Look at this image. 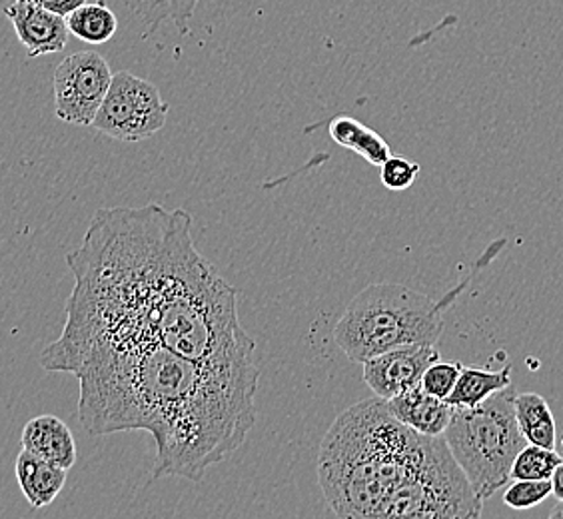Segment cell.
<instances>
[{
  "label": "cell",
  "mask_w": 563,
  "mask_h": 519,
  "mask_svg": "<svg viewBox=\"0 0 563 519\" xmlns=\"http://www.w3.org/2000/svg\"><path fill=\"white\" fill-rule=\"evenodd\" d=\"M66 262L76 281L65 330L41 360L158 342L208 368L256 366L236 290L196 250L183 208H102Z\"/></svg>",
  "instance_id": "cell-1"
},
{
  "label": "cell",
  "mask_w": 563,
  "mask_h": 519,
  "mask_svg": "<svg viewBox=\"0 0 563 519\" xmlns=\"http://www.w3.org/2000/svg\"><path fill=\"white\" fill-rule=\"evenodd\" d=\"M41 366L78 378V420L88 433H151L154 477L200 482L246 442L256 422V366L208 368L158 342L85 347Z\"/></svg>",
  "instance_id": "cell-2"
},
{
  "label": "cell",
  "mask_w": 563,
  "mask_h": 519,
  "mask_svg": "<svg viewBox=\"0 0 563 519\" xmlns=\"http://www.w3.org/2000/svg\"><path fill=\"white\" fill-rule=\"evenodd\" d=\"M316 472L338 518L477 519L484 509L444 435L413 432L378 396L338 416Z\"/></svg>",
  "instance_id": "cell-3"
},
{
  "label": "cell",
  "mask_w": 563,
  "mask_h": 519,
  "mask_svg": "<svg viewBox=\"0 0 563 519\" xmlns=\"http://www.w3.org/2000/svg\"><path fill=\"white\" fill-rule=\"evenodd\" d=\"M504 244L506 240L494 242L486 254L477 260L474 272L438 302L396 281L369 284L347 303L346 312L338 320L334 328L336 346L350 362L356 364H364L384 352L408 344L435 346L444 332L445 310Z\"/></svg>",
  "instance_id": "cell-4"
},
{
  "label": "cell",
  "mask_w": 563,
  "mask_h": 519,
  "mask_svg": "<svg viewBox=\"0 0 563 519\" xmlns=\"http://www.w3.org/2000/svg\"><path fill=\"white\" fill-rule=\"evenodd\" d=\"M514 398L509 386L476 408H454L445 428V444L484 501L509 484L514 460L528 444L516 422Z\"/></svg>",
  "instance_id": "cell-5"
},
{
  "label": "cell",
  "mask_w": 563,
  "mask_h": 519,
  "mask_svg": "<svg viewBox=\"0 0 563 519\" xmlns=\"http://www.w3.org/2000/svg\"><path fill=\"white\" fill-rule=\"evenodd\" d=\"M168 119V104L158 88L129 70L112 75L92 126L114 141L141 142L161 132Z\"/></svg>",
  "instance_id": "cell-6"
},
{
  "label": "cell",
  "mask_w": 563,
  "mask_h": 519,
  "mask_svg": "<svg viewBox=\"0 0 563 519\" xmlns=\"http://www.w3.org/2000/svg\"><path fill=\"white\" fill-rule=\"evenodd\" d=\"M112 70L104 56L80 51L66 56L53 75L55 114L76 126H92L98 109L109 92Z\"/></svg>",
  "instance_id": "cell-7"
},
{
  "label": "cell",
  "mask_w": 563,
  "mask_h": 519,
  "mask_svg": "<svg viewBox=\"0 0 563 519\" xmlns=\"http://www.w3.org/2000/svg\"><path fill=\"white\" fill-rule=\"evenodd\" d=\"M435 360H440L438 347L430 344H408L364 362L362 376L378 398L390 400L406 389L420 386L423 372Z\"/></svg>",
  "instance_id": "cell-8"
},
{
  "label": "cell",
  "mask_w": 563,
  "mask_h": 519,
  "mask_svg": "<svg viewBox=\"0 0 563 519\" xmlns=\"http://www.w3.org/2000/svg\"><path fill=\"white\" fill-rule=\"evenodd\" d=\"M2 12L11 21L19 43L29 58L56 55L65 51L68 43V26L65 16L46 11L31 0H12Z\"/></svg>",
  "instance_id": "cell-9"
},
{
  "label": "cell",
  "mask_w": 563,
  "mask_h": 519,
  "mask_svg": "<svg viewBox=\"0 0 563 519\" xmlns=\"http://www.w3.org/2000/svg\"><path fill=\"white\" fill-rule=\"evenodd\" d=\"M386 406L398 422L423 435H444L454 413L448 401L428 394L422 386L401 391L386 400Z\"/></svg>",
  "instance_id": "cell-10"
},
{
  "label": "cell",
  "mask_w": 563,
  "mask_h": 519,
  "mask_svg": "<svg viewBox=\"0 0 563 519\" xmlns=\"http://www.w3.org/2000/svg\"><path fill=\"white\" fill-rule=\"evenodd\" d=\"M22 450L43 457L51 464L70 470L76 464L75 435L68 423L56 416H38L24 426Z\"/></svg>",
  "instance_id": "cell-11"
},
{
  "label": "cell",
  "mask_w": 563,
  "mask_h": 519,
  "mask_svg": "<svg viewBox=\"0 0 563 519\" xmlns=\"http://www.w3.org/2000/svg\"><path fill=\"white\" fill-rule=\"evenodd\" d=\"M14 472L24 498L29 499L33 508H46L48 504H53L63 492L68 476V470L65 467L51 464L26 450H22L16 457Z\"/></svg>",
  "instance_id": "cell-12"
},
{
  "label": "cell",
  "mask_w": 563,
  "mask_h": 519,
  "mask_svg": "<svg viewBox=\"0 0 563 519\" xmlns=\"http://www.w3.org/2000/svg\"><path fill=\"white\" fill-rule=\"evenodd\" d=\"M328 134L342 148L354 152L376 168L391 156L390 144L384 141V136L354 117H347V114L334 117L328 122Z\"/></svg>",
  "instance_id": "cell-13"
},
{
  "label": "cell",
  "mask_w": 563,
  "mask_h": 519,
  "mask_svg": "<svg viewBox=\"0 0 563 519\" xmlns=\"http://www.w3.org/2000/svg\"><path fill=\"white\" fill-rule=\"evenodd\" d=\"M511 386V364L501 369L466 368L462 366L460 378L445 401L452 408H476L499 389Z\"/></svg>",
  "instance_id": "cell-14"
},
{
  "label": "cell",
  "mask_w": 563,
  "mask_h": 519,
  "mask_svg": "<svg viewBox=\"0 0 563 519\" xmlns=\"http://www.w3.org/2000/svg\"><path fill=\"white\" fill-rule=\"evenodd\" d=\"M516 422L528 444L542 445L555 450V418L550 404L536 391L516 394L514 398Z\"/></svg>",
  "instance_id": "cell-15"
},
{
  "label": "cell",
  "mask_w": 563,
  "mask_h": 519,
  "mask_svg": "<svg viewBox=\"0 0 563 519\" xmlns=\"http://www.w3.org/2000/svg\"><path fill=\"white\" fill-rule=\"evenodd\" d=\"M124 7L144 24V34L154 33L163 22L173 21L183 33L195 16L200 0H122Z\"/></svg>",
  "instance_id": "cell-16"
},
{
  "label": "cell",
  "mask_w": 563,
  "mask_h": 519,
  "mask_svg": "<svg viewBox=\"0 0 563 519\" xmlns=\"http://www.w3.org/2000/svg\"><path fill=\"white\" fill-rule=\"evenodd\" d=\"M66 26L85 43L104 44L119 31V19L104 2H85L66 16Z\"/></svg>",
  "instance_id": "cell-17"
},
{
  "label": "cell",
  "mask_w": 563,
  "mask_h": 519,
  "mask_svg": "<svg viewBox=\"0 0 563 519\" xmlns=\"http://www.w3.org/2000/svg\"><path fill=\"white\" fill-rule=\"evenodd\" d=\"M562 455L542 445L526 444L511 465V479H550L555 467L562 464Z\"/></svg>",
  "instance_id": "cell-18"
},
{
  "label": "cell",
  "mask_w": 563,
  "mask_h": 519,
  "mask_svg": "<svg viewBox=\"0 0 563 519\" xmlns=\"http://www.w3.org/2000/svg\"><path fill=\"white\" fill-rule=\"evenodd\" d=\"M552 496L550 479H514L511 486L504 492V504L511 509L536 508Z\"/></svg>",
  "instance_id": "cell-19"
},
{
  "label": "cell",
  "mask_w": 563,
  "mask_h": 519,
  "mask_svg": "<svg viewBox=\"0 0 563 519\" xmlns=\"http://www.w3.org/2000/svg\"><path fill=\"white\" fill-rule=\"evenodd\" d=\"M460 372H462V364L435 360L432 366H428L426 372H423L420 386L428 394L435 396V398L445 400L452 394V389L455 388V382L460 378Z\"/></svg>",
  "instance_id": "cell-20"
},
{
  "label": "cell",
  "mask_w": 563,
  "mask_h": 519,
  "mask_svg": "<svg viewBox=\"0 0 563 519\" xmlns=\"http://www.w3.org/2000/svg\"><path fill=\"white\" fill-rule=\"evenodd\" d=\"M418 174H420V164L394 154L379 166V180L391 192H404L412 188Z\"/></svg>",
  "instance_id": "cell-21"
},
{
  "label": "cell",
  "mask_w": 563,
  "mask_h": 519,
  "mask_svg": "<svg viewBox=\"0 0 563 519\" xmlns=\"http://www.w3.org/2000/svg\"><path fill=\"white\" fill-rule=\"evenodd\" d=\"M31 2L66 19L70 12L76 11L78 7H82L87 0H31Z\"/></svg>",
  "instance_id": "cell-22"
},
{
  "label": "cell",
  "mask_w": 563,
  "mask_h": 519,
  "mask_svg": "<svg viewBox=\"0 0 563 519\" xmlns=\"http://www.w3.org/2000/svg\"><path fill=\"white\" fill-rule=\"evenodd\" d=\"M550 482H552V496H555L558 501H563V462L555 467Z\"/></svg>",
  "instance_id": "cell-23"
},
{
  "label": "cell",
  "mask_w": 563,
  "mask_h": 519,
  "mask_svg": "<svg viewBox=\"0 0 563 519\" xmlns=\"http://www.w3.org/2000/svg\"><path fill=\"white\" fill-rule=\"evenodd\" d=\"M550 518L552 519H563V501H560L555 508L550 511Z\"/></svg>",
  "instance_id": "cell-24"
},
{
  "label": "cell",
  "mask_w": 563,
  "mask_h": 519,
  "mask_svg": "<svg viewBox=\"0 0 563 519\" xmlns=\"http://www.w3.org/2000/svg\"><path fill=\"white\" fill-rule=\"evenodd\" d=\"M562 445H563V438H562Z\"/></svg>",
  "instance_id": "cell-25"
}]
</instances>
